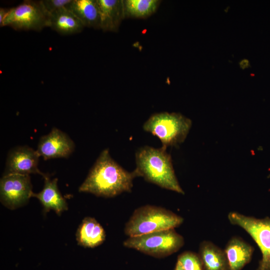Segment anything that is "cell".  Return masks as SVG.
<instances>
[{
  "instance_id": "30bf717a",
  "label": "cell",
  "mask_w": 270,
  "mask_h": 270,
  "mask_svg": "<svg viewBox=\"0 0 270 270\" xmlns=\"http://www.w3.org/2000/svg\"><path fill=\"white\" fill-rule=\"evenodd\" d=\"M36 150L26 146L16 147L11 150L7 156L4 174H38L44 178L46 175L38 168L40 158Z\"/></svg>"
},
{
  "instance_id": "6da1fadb",
  "label": "cell",
  "mask_w": 270,
  "mask_h": 270,
  "mask_svg": "<svg viewBox=\"0 0 270 270\" xmlns=\"http://www.w3.org/2000/svg\"><path fill=\"white\" fill-rule=\"evenodd\" d=\"M138 176L134 170H125L111 157L109 150H103L79 187L80 192L98 196L112 198L124 192H130L133 180Z\"/></svg>"
},
{
  "instance_id": "8992f818",
  "label": "cell",
  "mask_w": 270,
  "mask_h": 270,
  "mask_svg": "<svg viewBox=\"0 0 270 270\" xmlns=\"http://www.w3.org/2000/svg\"><path fill=\"white\" fill-rule=\"evenodd\" d=\"M49 14L40 0H25L8 10L2 27L8 26L16 30L40 31L50 27Z\"/></svg>"
},
{
  "instance_id": "9c48e42d",
  "label": "cell",
  "mask_w": 270,
  "mask_h": 270,
  "mask_svg": "<svg viewBox=\"0 0 270 270\" xmlns=\"http://www.w3.org/2000/svg\"><path fill=\"white\" fill-rule=\"evenodd\" d=\"M75 148L73 140L65 132L53 128L47 134L42 136L36 150L44 160L68 158Z\"/></svg>"
},
{
  "instance_id": "d6986e66",
  "label": "cell",
  "mask_w": 270,
  "mask_h": 270,
  "mask_svg": "<svg viewBox=\"0 0 270 270\" xmlns=\"http://www.w3.org/2000/svg\"><path fill=\"white\" fill-rule=\"evenodd\" d=\"M176 264L184 270H203L198 254L192 252H185L180 254Z\"/></svg>"
},
{
  "instance_id": "52a82bcc",
  "label": "cell",
  "mask_w": 270,
  "mask_h": 270,
  "mask_svg": "<svg viewBox=\"0 0 270 270\" xmlns=\"http://www.w3.org/2000/svg\"><path fill=\"white\" fill-rule=\"evenodd\" d=\"M231 224L244 229L256 242L262 254L256 270H270V218H257L236 212L228 216Z\"/></svg>"
},
{
  "instance_id": "5b68a950",
  "label": "cell",
  "mask_w": 270,
  "mask_h": 270,
  "mask_svg": "<svg viewBox=\"0 0 270 270\" xmlns=\"http://www.w3.org/2000/svg\"><path fill=\"white\" fill-rule=\"evenodd\" d=\"M183 236L174 229L151 232L129 237L124 246L156 258L170 256L178 251L184 245Z\"/></svg>"
},
{
  "instance_id": "e0dca14e",
  "label": "cell",
  "mask_w": 270,
  "mask_h": 270,
  "mask_svg": "<svg viewBox=\"0 0 270 270\" xmlns=\"http://www.w3.org/2000/svg\"><path fill=\"white\" fill-rule=\"evenodd\" d=\"M198 256L203 270H229L224 250L210 241L204 240L200 243Z\"/></svg>"
},
{
  "instance_id": "8fae6325",
  "label": "cell",
  "mask_w": 270,
  "mask_h": 270,
  "mask_svg": "<svg viewBox=\"0 0 270 270\" xmlns=\"http://www.w3.org/2000/svg\"><path fill=\"white\" fill-rule=\"evenodd\" d=\"M254 250L253 246L242 238L232 237L224 250L229 270H241L251 260Z\"/></svg>"
},
{
  "instance_id": "ac0fdd59",
  "label": "cell",
  "mask_w": 270,
  "mask_h": 270,
  "mask_svg": "<svg viewBox=\"0 0 270 270\" xmlns=\"http://www.w3.org/2000/svg\"><path fill=\"white\" fill-rule=\"evenodd\" d=\"M158 0H123L124 18H146L158 9Z\"/></svg>"
},
{
  "instance_id": "9a60e30c",
  "label": "cell",
  "mask_w": 270,
  "mask_h": 270,
  "mask_svg": "<svg viewBox=\"0 0 270 270\" xmlns=\"http://www.w3.org/2000/svg\"><path fill=\"white\" fill-rule=\"evenodd\" d=\"M65 8L72 12L84 27L100 29V16L97 0H72Z\"/></svg>"
},
{
  "instance_id": "44dd1931",
  "label": "cell",
  "mask_w": 270,
  "mask_h": 270,
  "mask_svg": "<svg viewBox=\"0 0 270 270\" xmlns=\"http://www.w3.org/2000/svg\"><path fill=\"white\" fill-rule=\"evenodd\" d=\"M9 9L0 8V26L2 27V23Z\"/></svg>"
},
{
  "instance_id": "ffe728a7",
  "label": "cell",
  "mask_w": 270,
  "mask_h": 270,
  "mask_svg": "<svg viewBox=\"0 0 270 270\" xmlns=\"http://www.w3.org/2000/svg\"><path fill=\"white\" fill-rule=\"evenodd\" d=\"M72 0H40L45 10L51 14L55 11L65 7Z\"/></svg>"
},
{
  "instance_id": "ba28073f",
  "label": "cell",
  "mask_w": 270,
  "mask_h": 270,
  "mask_svg": "<svg viewBox=\"0 0 270 270\" xmlns=\"http://www.w3.org/2000/svg\"><path fill=\"white\" fill-rule=\"evenodd\" d=\"M30 175L4 174L0 180V200L7 208L14 210L25 205L32 197Z\"/></svg>"
},
{
  "instance_id": "277c9868",
  "label": "cell",
  "mask_w": 270,
  "mask_h": 270,
  "mask_svg": "<svg viewBox=\"0 0 270 270\" xmlns=\"http://www.w3.org/2000/svg\"><path fill=\"white\" fill-rule=\"evenodd\" d=\"M192 120L179 113L162 112L152 115L144 123V130L157 136L162 147L176 146L186 140Z\"/></svg>"
},
{
  "instance_id": "4fadbf2b",
  "label": "cell",
  "mask_w": 270,
  "mask_h": 270,
  "mask_svg": "<svg viewBox=\"0 0 270 270\" xmlns=\"http://www.w3.org/2000/svg\"><path fill=\"white\" fill-rule=\"evenodd\" d=\"M100 16V29L116 32L125 18L123 0H97Z\"/></svg>"
},
{
  "instance_id": "7402d4cb",
  "label": "cell",
  "mask_w": 270,
  "mask_h": 270,
  "mask_svg": "<svg viewBox=\"0 0 270 270\" xmlns=\"http://www.w3.org/2000/svg\"><path fill=\"white\" fill-rule=\"evenodd\" d=\"M174 270H184L179 264H176Z\"/></svg>"
},
{
  "instance_id": "7a4b0ae2",
  "label": "cell",
  "mask_w": 270,
  "mask_h": 270,
  "mask_svg": "<svg viewBox=\"0 0 270 270\" xmlns=\"http://www.w3.org/2000/svg\"><path fill=\"white\" fill-rule=\"evenodd\" d=\"M166 148H154L150 146L141 147L135 154L136 171L138 176L162 188L184 194L176 176L170 155Z\"/></svg>"
},
{
  "instance_id": "5bb4252c",
  "label": "cell",
  "mask_w": 270,
  "mask_h": 270,
  "mask_svg": "<svg viewBox=\"0 0 270 270\" xmlns=\"http://www.w3.org/2000/svg\"><path fill=\"white\" fill-rule=\"evenodd\" d=\"M106 234L103 227L94 218L86 217L78 226L76 240L79 246L94 248L102 244Z\"/></svg>"
},
{
  "instance_id": "7c38bea8",
  "label": "cell",
  "mask_w": 270,
  "mask_h": 270,
  "mask_svg": "<svg viewBox=\"0 0 270 270\" xmlns=\"http://www.w3.org/2000/svg\"><path fill=\"white\" fill-rule=\"evenodd\" d=\"M44 184L42 191L38 194L32 193V196L36 198L44 208V212L54 210L58 214L68 208L65 199L60 193L57 186L56 178L50 180L46 175L44 178Z\"/></svg>"
},
{
  "instance_id": "2e32d148",
  "label": "cell",
  "mask_w": 270,
  "mask_h": 270,
  "mask_svg": "<svg viewBox=\"0 0 270 270\" xmlns=\"http://www.w3.org/2000/svg\"><path fill=\"white\" fill-rule=\"evenodd\" d=\"M50 27L62 35H70L80 32L84 28L80 20L65 7L50 15Z\"/></svg>"
},
{
  "instance_id": "3957f363",
  "label": "cell",
  "mask_w": 270,
  "mask_h": 270,
  "mask_svg": "<svg viewBox=\"0 0 270 270\" xmlns=\"http://www.w3.org/2000/svg\"><path fill=\"white\" fill-rule=\"evenodd\" d=\"M180 216L164 208L145 205L134 212L124 227L129 237L138 236L169 229H174L184 222Z\"/></svg>"
}]
</instances>
